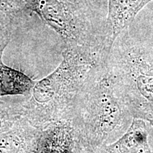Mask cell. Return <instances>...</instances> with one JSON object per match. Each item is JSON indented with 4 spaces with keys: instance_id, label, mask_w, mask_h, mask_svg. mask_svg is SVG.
I'll return each instance as SVG.
<instances>
[{
    "instance_id": "3",
    "label": "cell",
    "mask_w": 153,
    "mask_h": 153,
    "mask_svg": "<svg viewBox=\"0 0 153 153\" xmlns=\"http://www.w3.org/2000/svg\"><path fill=\"white\" fill-rule=\"evenodd\" d=\"M22 11L38 15L65 47L108 55L106 0H21Z\"/></svg>"
},
{
    "instance_id": "8",
    "label": "cell",
    "mask_w": 153,
    "mask_h": 153,
    "mask_svg": "<svg viewBox=\"0 0 153 153\" xmlns=\"http://www.w3.org/2000/svg\"><path fill=\"white\" fill-rule=\"evenodd\" d=\"M36 81L21 71L4 64L0 57V100L7 97H22L30 95Z\"/></svg>"
},
{
    "instance_id": "2",
    "label": "cell",
    "mask_w": 153,
    "mask_h": 153,
    "mask_svg": "<svg viewBox=\"0 0 153 153\" xmlns=\"http://www.w3.org/2000/svg\"><path fill=\"white\" fill-rule=\"evenodd\" d=\"M62 60L52 73L36 82L28 97L20 101L25 117L43 129L57 120L68 119L74 99L85 78L107 57L82 49L65 47Z\"/></svg>"
},
{
    "instance_id": "7",
    "label": "cell",
    "mask_w": 153,
    "mask_h": 153,
    "mask_svg": "<svg viewBox=\"0 0 153 153\" xmlns=\"http://www.w3.org/2000/svg\"><path fill=\"white\" fill-rule=\"evenodd\" d=\"M41 132L26 118H21L0 135V153H29L37 146Z\"/></svg>"
},
{
    "instance_id": "9",
    "label": "cell",
    "mask_w": 153,
    "mask_h": 153,
    "mask_svg": "<svg viewBox=\"0 0 153 153\" xmlns=\"http://www.w3.org/2000/svg\"><path fill=\"white\" fill-rule=\"evenodd\" d=\"M24 117L21 102H8L0 100V135L10 129L19 119Z\"/></svg>"
},
{
    "instance_id": "10",
    "label": "cell",
    "mask_w": 153,
    "mask_h": 153,
    "mask_svg": "<svg viewBox=\"0 0 153 153\" xmlns=\"http://www.w3.org/2000/svg\"><path fill=\"white\" fill-rule=\"evenodd\" d=\"M13 17L0 9V57L11 39Z\"/></svg>"
},
{
    "instance_id": "4",
    "label": "cell",
    "mask_w": 153,
    "mask_h": 153,
    "mask_svg": "<svg viewBox=\"0 0 153 153\" xmlns=\"http://www.w3.org/2000/svg\"><path fill=\"white\" fill-rule=\"evenodd\" d=\"M106 66L133 118H152L153 57L131 36L129 27L114 41Z\"/></svg>"
},
{
    "instance_id": "1",
    "label": "cell",
    "mask_w": 153,
    "mask_h": 153,
    "mask_svg": "<svg viewBox=\"0 0 153 153\" xmlns=\"http://www.w3.org/2000/svg\"><path fill=\"white\" fill-rule=\"evenodd\" d=\"M68 119L85 144L101 145L118 140L133 116L106 62L92 68L74 99Z\"/></svg>"
},
{
    "instance_id": "5",
    "label": "cell",
    "mask_w": 153,
    "mask_h": 153,
    "mask_svg": "<svg viewBox=\"0 0 153 153\" xmlns=\"http://www.w3.org/2000/svg\"><path fill=\"white\" fill-rule=\"evenodd\" d=\"M79 140L71 121L65 118L43 128L36 147L39 153H71Z\"/></svg>"
},
{
    "instance_id": "12",
    "label": "cell",
    "mask_w": 153,
    "mask_h": 153,
    "mask_svg": "<svg viewBox=\"0 0 153 153\" xmlns=\"http://www.w3.org/2000/svg\"><path fill=\"white\" fill-rule=\"evenodd\" d=\"M148 120H149V122H150L151 125L153 126V118H150V119H148Z\"/></svg>"
},
{
    "instance_id": "6",
    "label": "cell",
    "mask_w": 153,
    "mask_h": 153,
    "mask_svg": "<svg viewBox=\"0 0 153 153\" xmlns=\"http://www.w3.org/2000/svg\"><path fill=\"white\" fill-rule=\"evenodd\" d=\"M152 0H108L106 39L111 48L118 36L129 27L135 16Z\"/></svg>"
},
{
    "instance_id": "11",
    "label": "cell",
    "mask_w": 153,
    "mask_h": 153,
    "mask_svg": "<svg viewBox=\"0 0 153 153\" xmlns=\"http://www.w3.org/2000/svg\"><path fill=\"white\" fill-rule=\"evenodd\" d=\"M0 9L14 18L22 11L21 0H0Z\"/></svg>"
}]
</instances>
